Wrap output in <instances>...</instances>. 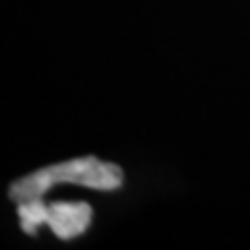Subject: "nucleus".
Here are the masks:
<instances>
[{
	"label": "nucleus",
	"instance_id": "f257e3e1",
	"mask_svg": "<svg viewBox=\"0 0 250 250\" xmlns=\"http://www.w3.org/2000/svg\"><path fill=\"white\" fill-rule=\"evenodd\" d=\"M54 184H77L108 192V190H117L123 184V173L113 163L98 161L94 156L73 159L59 163V165L42 167L34 171V173L13 182L9 188V196L15 202L42 198Z\"/></svg>",
	"mask_w": 250,
	"mask_h": 250
},
{
	"label": "nucleus",
	"instance_id": "f03ea898",
	"mask_svg": "<svg viewBox=\"0 0 250 250\" xmlns=\"http://www.w3.org/2000/svg\"><path fill=\"white\" fill-rule=\"evenodd\" d=\"M92 221V208L85 202H52L46 207V225L61 240H73Z\"/></svg>",
	"mask_w": 250,
	"mask_h": 250
},
{
	"label": "nucleus",
	"instance_id": "7ed1b4c3",
	"mask_svg": "<svg viewBox=\"0 0 250 250\" xmlns=\"http://www.w3.org/2000/svg\"><path fill=\"white\" fill-rule=\"evenodd\" d=\"M46 207L42 198H31V200H23L17 202V213H19V221L23 231L34 233L42 223H46Z\"/></svg>",
	"mask_w": 250,
	"mask_h": 250
}]
</instances>
